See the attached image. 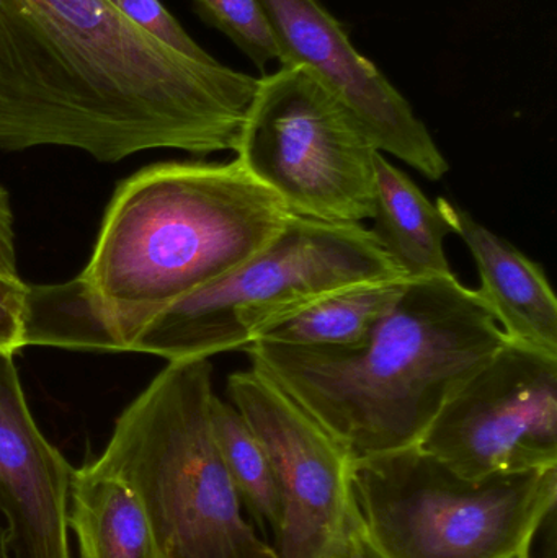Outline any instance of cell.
<instances>
[{
    "label": "cell",
    "mask_w": 557,
    "mask_h": 558,
    "mask_svg": "<svg viewBox=\"0 0 557 558\" xmlns=\"http://www.w3.org/2000/svg\"><path fill=\"white\" fill-rule=\"evenodd\" d=\"M69 527L77 537L81 558H160L133 492L90 464L75 469Z\"/></svg>",
    "instance_id": "cell-14"
},
{
    "label": "cell",
    "mask_w": 557,
    "mask_h": 558,
    "mask_svg": "<svg viewBox=\"0 0 557 558\" xmlns=\"http://www.w3.org/2000/svg\"><path fill=\"white\" fill-rule=\"evenodd\" d=\"M206 25L228 36L264 72L271 61L280 62L277 33L261 0H192Z\"/></svg>",
    "instance_id": "cell-17"
},
{
    "label": "cell",
    "mask_w": 557,
    "mask_h": 558,
    "mask_svg": "<svg viewBox=\"0 0 557 558\" xmlns=\"http://www.w3.org/2000/svg\"><path fill=\"white\" fill-rule=\"evenodd\" d=\"M28 284L0 275V351L15 354L23 344Z\"/></svg>",
    "instance_id": "cell-19"
},
{
    "label": "cell",
    "mask_w": 557,
    "mask_h": 558,
    "mask_svg": "<svg viewBox=\"0 0 557 558\" xmlns=\"http://www.w3.org/2000/svg\"><path fill=\"white\" fill-rule=\"evenodd\" d=\"M211 425L242 505L261 523L268 524L275 536L283 520V497L264 446L235 407L216 396L211 402Z\"/></svg>",
    "instance_id": "cell-16"
},
{
    "label": "cell",
    "mask_w": 557,
    "mask_h": 558,
    "mask_svg": "<svg viewBox=\"0 0 557 558\" xmlns=\"http://www.w3.org/2000/svg\"><path fill=\"white\" fill-rule=\"evenodd\" d=\"M408 282V278L386 279L340 289L278 322L255 341L303 350L359 347L395 307Z\"/></svg>",
    "instance_id": "cell-15"
},
{
    "label": "cell",
    "mask_w": 557,
    "mask_h": 558,
    "mask_svg": "<svg viewBox=\"0 0 557 558\" xmlns=\"http://www.w3.org/2000/svg\"><path fill=\"white\" fill-rule=\"evenodd\" d=\"M287 216L235 159L147 167L118 186L85 270L28 286L23 343L110 351L118 331L241 267Z\"/></svg>",
    "instance_id": "cell-2"
},
{
    "label": "cell",
    "mask_w": 557,
    "mask_h": 558,
    "mask_svg": "<svg viewBox=\"0 0 557 558\" xmlns=\"http://www.w3.org/2000/svg\"><path fill=\"white\" fill-rule=\"evenodd\" d=\"M13 356L0 351V521L13 558H71L75 469L36 426Z\"/></svg>",
    "instance_id": "cell-11"
},
{
    "label": "cell",
    "mask_w": 557,
    "mask_h": 558,
    "mask_svg": "<svg viewBox=\"0 0 557 558\" xmlns=\"http://www.w3.org/2000/svg\"><path fill=\"white\" fill-rule=\"evenodd\" d=\"M228 393L264 446L283 497L280 558H332L355 523L352 461L342 445L270 377L229 376Z\"/></svg>",
    "instance_id": "cell-9"
},
{
    "label": "cell",
    "mask_w": 557,
    "mask_h": 558,
    "mask_svg": "<svg viewBox=\"0 0 557 558\" xmlns=\"http://www.w3.org/2000/svg\"><path fill=\"white\" fill-rule=\"evenodd\" d=\"M437 205L473 255L477 294L507 340L557 356V299L543 268L457 203L438 198Z\"/></svg>",
    "instance_id": "cell-12"
},
{
    "label": "cell",
    "mask_w": 557,
    "mask_h": 558,
    "mask_svg": "<svg viewBox=\"0 0 557 558\" xmlns=\"http://www.w3.org/2000/svg\"><path fill=\"white\" fill-rule=\"evenodd\" d=\"M0 558H13L9 546V536H7L2 521H0Z\"/></svg>",
    "instance_id": "cell-23"
},
{
    "label": "cell",
    "mask_w": 557,
    "mask_h": 558,
    "mask_svg": "<svg viewBox=\"0 0 557 558\" xmlns=\"http://www.w3.org/2000/svg\"><path fill=\"white\" fill-rule=\"evenodd\" d=\"M257 77L157 41L108 0H0V150L98 162L235 153Z\"/></svg>",
    "instance_id": "cell-1"
},
{
    "label": "cell",
    "mask_w": 557,
    "mask_h": 558,
    "mask_svg": "<svg viewBox=\"0 0 557 558\" xmlns=\"http://www.w3.org/2000/svg\"><path fill=\"white\" fill-rule=\"evenodd\" d=\"M370 231L408 279L453 277L445 239L453 229L422 190L382 153L375 159V205Z\"/></svg>",
    "instance_id": "cell-13"
},
{
    "label": "cell",
    "mask_w": 557,
    "mask_h": 558,
    "mask_svg": "<svg viewBox=\"0 0 557 558\" xmlns=\"http://www.w3.org/2000/svg\"><path fill=\"white\" fill-rule=\"evenodd\" d=\"M506 343L476 289L453 275L409 279L359 347L254 341L244 351L252 369L290 393L355 461L419 445L447 400Z\"/></svg>",
    "instance_id": "cell-3"
},
{
    "label": "cell",
    "mask_w": 557,
    "mask_h": 558,
    "mask_svg": "<svg viewBox=\"0 0 557 558\" xmlns=\"http://www.w3.org/2000/svg\"><path fill=\"white\" fill-rule=\"evenodd\" d=\"M213 397L209 360L172 361L90 465L133 492L160 558H280L244 520L213 433Z\"/></svg>",
    "instance_id": "cell-4"
},
{
    "label": "cell",
    "mask_w": 557,
    "mask_h": 558,
    "mask_svg": "<svg viewBox=\"0 0 557 558\" xmlns=\"http://www.w3.org/2000/svg\"><path fill=\"white\" fill-rule=\"evenodd\" d=\"M556 511L557 507L552 508L543 518L519 558H557Z\"/></svg>",
    "instance_id": "cell-21"
},
{
    "label": "cell",
    "mask_w": 557,
    "mask_h": 558,
    "mask_svg": "<svg viewBox=\"0 0 557 558\" xmlns=\"http://www.w3.org/2000/svg\"><path fill=\"white\" fill-rule=\"evenodd\" d=\"M108 2L137 28L169 48L175 49L180 54L189 56L195 61L208 62V64L216 62V59L185 32L179 20L164 7L160 0H108Z\"/></svg>",
    "instance_id": "cell-18"
},
{
    "label": "cell",
    "mask_w": 557,
    "mask_h": 558,
    "mask_svg": "<svg viewBox=\"0 0 557 558\" xmlns=\"http://www.w3.org/2000/svg\"><path fill=\"white\" fill-rule=\"evenodd\" d=\"M332 558H383L379 556L378 550L375 549L368 537H366L365 531H363L362 524H360V518L356 517L355 523L350 527L347 533L346 539H343L342 546L339 547Z\"/></svg>",
    "instance_id": "cell-22"
},
{
    "label": "cell",
    "mask_w": 557,
    "mask_h": 558,
    "mask_svg": "<svg viewBox=\"0 0 557 558\" xmlns=\"http://www.w3.org/2000/svg\"><path fill=\"white\" fill-rule=\"evenodd\" d=\"M378 153L311 69L281 65L258 77L235 160L291 215L363 225L373 216Z\"/></svg>",
    "instance_id": "cell-7"
},
{
    "label": "cell",
    "mask_w": 557,
    "mask_h": 558,
    "mask_svg": "<svg viewBox=\"0 0 557 558\" xmlns=\"http://www.w3.org/2000/svg\"><path fill=\"white\" fill-rule=\"evenodd\" d=\"M280 43L281 65H304L340 98L382 154L428 180L444 179L447 157L404 95L350 41L319 0H261Z\"/></svg>",
    "instance_id": "cell-10"
},
{
    "label": "cell",
    "mask_w": 557,
    "mask_h": 558,
    "mask_svg": "<svg viewBox=\"0 0 557 558\" xmlns=\"http://www.w3.org/2000/svg\"><path fill=\"white\" fill-rule=\"evenodd\" d=\"M422 449L470 478L557 465V356L507 343L435 416Z\"/></svg>",
    "instance_id": "cell-8"
},
{
    "label": "cell",
    "mask_w": 557,
    "mask_h": 558,
    "mask_svg": "<svg viewBox=\"0 0 557 558\" xmlns=\"http://www.w3.org/2000/svg\"><path fill=\"white\" fill-rule=\"evenodd\" d=\"M352 490L383 558H519L557 507V465L470 478L415 445L352 461Z\"/></svg>",
    "instance_id": "cell-6"
},
{
    "label": "cell",
    "mask_w": 557,
    "mask_h": 558,
    "mask_svg": "<svg viewBox=\"0 0 557 558\" xmlns=\"http://www.w3.org/2000/svg\"><path fill=\"white\" fill-rule=\"evenodd\" d=\"M0 275L19 279L16 268L15 229H13V211L10 196L0 185Z\"/></svg>",
    "instance_id": "cell-20"
},
{
    "label": "cell",
    "mask_w": 557,
    "mask_h": 558,
    "mask_svg": "<svg viewBox=\"0 0 557 558\" xmlns=\"http://www.w3.org/2000/svg\"><path fill=\"white\" fill-rule=\"evenodd\" d=\"M405 278L363 225L288 213L267 245L213 284L123 328L110 351L172 361L244 350L265 330L350 286Z\"/></svg>",
    "instance_id": "cell-5"
}]
</instances>
